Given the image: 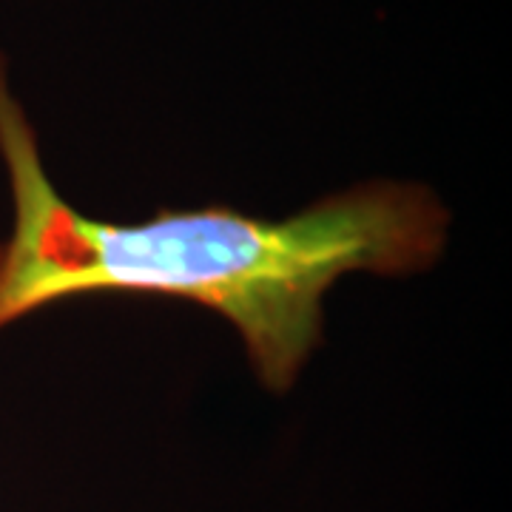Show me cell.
<instances>
[{
    "instance_id": "1",
    "label": "cell",
    "mask_w": 512,
    "mask_h": 512,
    "mask_svg": "<svg viewBox=\"0 0 512 512\" xmlns=\"http://www.w3.org/2000/svg\"><path fill=\"white\" fill-rule=\"evenodd\" d=\"M0 154L15 234L0 248V325L86 291L174 296L222 313L256 376L288 390L322 336V296L350 271L410 274L444 245L447 214L421 185L350 188L288 220L231 208L160 211L140 225L74 214L52 191L0 66Z\"/></svg>"
}]
</instances>
